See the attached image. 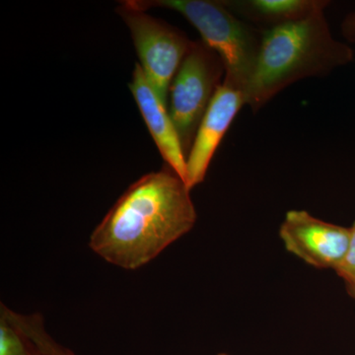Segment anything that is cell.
I'll use <instances>...</instances> for the list:
<instances>
[{
  "mask_svg": "<svg viewBox=\"0 0 355 355\" xmlns=\"http://www.w3.org/2000/svg\"><path fill=\"white\" fill-rule=\"evenodd\" d=\"M186 182L167 164L128 187L90 236L89 246L127 270L146 266L190 232L197 211Z\"/></svg>",
  "mask_w": 355,
  "mask_h": 355,
  "instance_id": "1",
  "label": "cell"
},
{
  "mask_svg": "<svg viewBox=\"0 0 355 355\" xmlns=\"http://www.w3.org/2000/svg\"><path fill=\"white\" fill-rule=\"evenodd\" d=\"M354 60L350 44L334 37L324 11L266 30L248 85L246 106L257 113L292 84L330 76Z\"/></svg>",
  "mask_w": 355,
  "mask_h": 355,
  "instance_id": "2",
  "label": "cell"
},
{
  "mask_svg": "<svg viewBox=\"0 0 355 355\" xmlns=\"http://www.w3.org/2000/svg\"><path fill=\"white\" fill-rule=\"evenodd\" d=\"M128 3L140 10L160 7L183 15L200 33L203 43L220 57L225 67L224 78L246 96L260 53L263 30L240 19L222 1L128 0Z\"/></svg>",
  "mask_w": 355,
  "mask_h": 355,
  "instance_id": "3",
  "label": "cell"
},
{
  "mask_svg": "<svg viewBox=\"0 0 355 355\" xmlns=\"http://www.w3.org/2000/svg\"><path fill=\"white\" fill-rule=\"evenodd\" d=\"M223 76L225 67L216 51L202 41L193 42L173 79L168 102L186 157Z\"/></svg>",
  "mask_w": 355,
  "mask_h": 355,
  "instance_id": "4",
  "label": "cell"
},
{
  "mask_svg": "<svg viewBox=\"0 0 355 355\" xmlns=\"http://www.w3.org/2000/svg\"><path fill=\"white\" fill-rule=\"evenodd\" d=\"M116 13L130 29L146 78L168 106L170 86L193 42L177 28L135 8L128 1L121 2Z\"/></svg>",
  "mask_w": 355,
  "mask_h": 355,
  "instance_id": "5",
  "label": "cell"
},
{
  "mask_svg": "<svg viewBox=\"0 0 355 355\" xmlns=\"http://www.w3.org/2000/svg\"><path fill=\"white\" fill-rule=\"evenodd\" d=\"M279 237L287 251L304 263L336 272L349 250L350 227L322 220L306 210H289Z\"/></svg>",
  "mask_w": 355,
  "mask_h": 355,
  "instance_id": "6",
  "label": "cell"
},
{
  "mask_svg": "<svg viewBox=\"0 0 355 355\" xmlns=\"http://www.w3.org/2000/svg\"><path fill=\"white\" fill-rule=\"evenodd\" d=\"M246 96L241 89L223 78L197 130L187 156L186 184L193 190L202 183L221 140L243 107Z\"/></svg>",
  "mask_w": 355,
  "mask_h": 355,
  "instance_id": "7",
  "label": "cell"
},
{
  "mask_svg": "<svg viewBox=\"0 0 355 355\" xmlns=\"http://www.w3.org/2000/svg\"><path fill=\"white\" fill-rule=\"evenodd\" d=\"M128 86L165 164L171 167L186 182V154L169 110L149 83L140 64H135L132 79Z\"/></svg>",
  "mask_w": 355,
  "mask_h": 355,
  "instance_id": "8",
  "label": "cell"
},
{
  "mask_svg": "<svg viewBox=\"0 0 355 355\" xmlns=\"http://www.w3.org/2000/svg\"><path fill=\"white\" fill-rule=\"evenodd\" d=\"M231 12L266 30L297 22L326 10L328 0H224Z\"/></svg>",
  "mask_w": 355,
  "mask_h": 355,
  "instance_id": "9",
  "label": "cell"
},
{
  "mask_svg": "<svg viewBox=\"0 0 355 355\" xmlns=\"http://www.w3.org/2000/svg\"><path fill=\"white\" fill-rule=\"evenodd\" d=\"M0 355H41L14 323L6 305L0 314Z\"/></svg>",
  "mask_w": 355,
  "mask_h": 355,
  "instance_id": "10",
  "label": "cell"
},
{
  "mask_svg": "<svg viewBox=\"0 0 355 355\" xmlns=\"http://www.w3.org/2000/svg\"><path fill=\"white\" fill-rule=\"evenodd\" d=\"M336 272L345 284H355V221L350 226V241L347 256Z\"/></svg>",
  "mask_w": 355,
  "mask_h": 355,
  "instance_id": "11",
  "label": "cell"
},
{
  "mask_svg": "<svg viewBox=\"0 0 355 355\" xmlns=\"http://www.w3.org/2000/svg\"><path fill=\"white\" fill-rule=\"evenodd\" d=\"M340 30L347 44H355V11L343 18Z\"/></svg>",
  "mask_w": 355,
  "mask_h": 355,
  "instance_id": "12",
  "label": "cell"
},
{
  "mask_svg": "<svg viewBox=\"0 0 355 355\" xmlns=\"http://www.w3.org/2000/svg\"><path fill=\"white\" fill-rule=\"evenodd\" d=\"M345 286H347V293L355 301V284H345Z\"/></svg>",
  "mask_w": 355,
  "mask_h": 355,
  "instance_id": "13",
  "label": "cell"
},
{
  "mask_svg": "<svg viewBox=\"0 0 355 355\" xmlns=\"http://www.w3.org/2000/svg\"><path fill=\"white\" fill-rule=\"evenodd\" d=\"M218 355H228V354H219Z\"/></svg>",
  "mask_w": 355,
  "mask_h": 355,
  "instance_id": "14",
  "label": "cell"
}]
</instances>
